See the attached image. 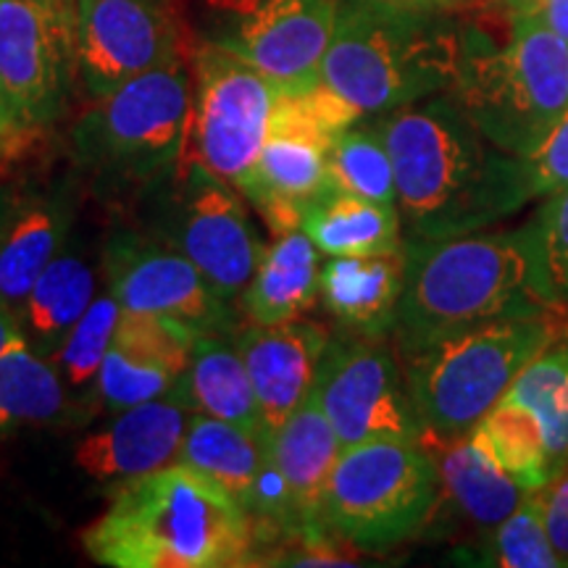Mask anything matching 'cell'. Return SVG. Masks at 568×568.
I'll return each mask as SVG.
<instances>
[{"instance_id": "obj_1", "label": "cell", "mask_w": 568, "mask_h": 568, "mask_svg": "<svg viewBox=\"0 0 568 568\" xmlns=\"http://www.w3.org/2000/svg\"><path fill=\"white\" fill-rule=\"evenodd\" d=\"M393 159L406 240H450L537 201L529 159L489 142L447 92L376 119Z\"/></svg>"}, {"instance_id": "obj_2", "label": "cell", "mask_w": 568, "mask_h": 568, "mask_svg": "<svg viewBox=\"0 0 568 568\" xmlns=\"http://www.w3.org/2000/svg\"><path fill=\"white\" fill-rule=\"evenodd\" d=\"M406 287L393 329L403 358L471 326L560 311L537 219L514 230L406 240Z\"/></svg>"}, {"instance_id": "obj_3", "label": "cell", "mask_w": 568, "mask_h": 568, "mask_svg": "<svg viewBox=\"0 0 568 568\" xmlns=\"http://www.w3.org/2000/svg\"><path fill=\"white\" fill-rule=\"evenodd\" d=\"M253 542V516L180 460L119 485L82 535L88 556L111 568L251 566Z\"/></svg>"}, {"instance_id": "obj_4", "label": "cell", "mask_w": 568, "mask_h": 568, "mask_svg": "<svg viewBox=\"0 0 568 568\" xmlns=\"http://www.w3.org/2000/svg\"><path fill=\"white\" fill-rule=\"evenodd\" d=\"M464 48L456 13L393 0H339L322 84L361 116H382L450 90Z\"/></svg>"}, {"instance_id": "obj_5", "label": "cell", "mask_w": 568, "mask_h": 568, "mask_svg": "<svg viewBox=\"0 0 568 568\" xmlns=\"http://www.w3.org/2000/svg\"><path fill=\"white\" fill-rule=\"evenodd\" d=\"M460 71L447 95L503 151L529 159L568 111V42L535 13H510L506 38L464 27Z\"/></svg>"}, {"instance_id": "obj_6", "label": "cell", "mask_w": 568, "mask_h": 568, "mask_svg": "<svg viewBox=\"0 0 568 568\" xmlns=\"http://www.w3.org/2000/svg\"><path fill=\"white\" fill-rule=\"evenodd\" d=\"M193 122L187 53L124 82L71 130L74 159L103 190L161 187L182 166Z\"/></svg>"}, {"instance_id": "obj_7", "label": "cell", "mask_w": 568, "mask_h": 568, "mask_svg": "<svg viewBox=\"0 0 568 568\" xmlns=\"http://www.w3.org/2000/svg\"><path fill=\"white\" fill-rule=\"evenodd\" d=\"M560 311L500 318L447 335L408 355L406 382L426 435L468 437L539 353L568 335Z\"/></svg>"}, {"instance_id": "obj_8", "label": "cell", "mask_w": 568, "mask_h": 568, "mask_svg": "<svg viewBox=\"0 0 568 568\" xmlns=\"http://www.w3.org/2000/svg\"><path fill=\"white\" fill-rule=\"evenodd\" d=\"M439 503V471L424 443L374 439L345 447L329 474L324 527L366 552L416 537Z\"/></svg>"}, {"instance_id": "obj_9", "label": "cell", "mask_w": 568, "mask_h": 568, "mask_svg": "<svg viewBox=\"0 0 568 568\" xmlns=\"http://www.w3.org/2000/svg\"><path fill=\"white\" fill-rule=\"evenodd\" d=\"M355 122H361V113L324 84L280 98L272 130L240 193L258 209L274 234L301 230L303 211L329 193L326 153L332 140Z\"/></svg>"}, {"instance_id": "obj_10", "label": "cell", "mask_w": 568, "mask_h": 568, "mask_svg": "<svg viewBox=\"0 0 568 568\" xmlns=\"http://www.w3.org/2000/svg\"><path fill=\"white\" fill-rule=\"evenodd\" d=\"M282 95L251 63L203 40L193 51L187 153L243 193Z\"/></svg>"}, {"instance_id": "obj_11", "label": "cell", "mask_w": 568, "mask_h": 568, "mask_svg": "<svg viewBox=\"0 0 568 568\" xmlns=\"http://www.w3.org/2000/svg\"><path fill=\"white\" fill-rule=\"evenodd\" d=\"M339 0H209L205 38L268 77L284 95L322 84Z\"/></svg>"}, {"instance_id": "obj_12", "label": "cell", "mask_w": 568, "mask_h": 568, "mask_svg": "<svg viewBox=\"0 0 568 568\" xmlns=\"http://www.w3.org/2000/svg\"><path fill=\"white\" fill-rule=\"evenodd\" d=\"M163 201V243L187 255L219 295L237 301L264 255L240 190L187 153L169 180Z\"/></svg>"}, {"instance_id": "obj_13", "label": "cell", "mask_w": 568, "mask_h": 568, "mask_svg": "<svg viewBox=\"0 0 568 568\" xmlns=\"http://www.w3.org/2000/svg\"><path fill=\"white\" fill-rule=\"evenodd\" d=\"M314 393L343 450L374 439L422 443L426 435L410 400L406 372L382 339L353 332L329 337Z\"/></svg>"}, {"instance_id": "obj_14", "label": "cell", "mask_w": 568, "mask_h": 568, "mask_svg": "<svg viewBox=\"0 0 568 568\" xmlns=\"http://www.w3.org/2000/svg\"><path fill=\"white\" fill-rule=\"evenodd\" d=\"M103 280L124 311L172 322L193 335H234L237 314L187 255L163 240L113 230L103 245Z\"/></svg>"}, {"instance_id": "obj_15", "label": "cell", "mask_w": 568, "mask_h": 568, "mask_svg": "<svg viewBox=\"0 0 568 568\" xmlns=\"http://www.w3.org/2000/svg\"><path fill=\"white\" fill-rule=\"evenodd\" d=\"M74 74V0H0V92L27 130L67 111Z\"/></svg>"}, {"instance_id": "obj_16", "label": "cell", "mask_w": 568, "mask_h": 568, "mask_svg": "<svg viewBox=\"0 0 568 568\" xmlns=\"http://www.w3.org/2000/svg\"><path fill=\"white\" fill-rule=\"evenodd\" d=\"M77 74L95 98L184 51L176 0H74Z\"/></svg>"}, {"instance_id": "obj_17", "label": "cell", "mask_w": 568, "mask_h": 568, "mask_svg": "<svg viewBox=\"0 0 568 568\" xmlns=\"http://www.w3.org/2000/svg\"><path fill=\"white\" fill-rule=\"evenodd\" d=\"M176 460L222 487L253 518H280L293 527L287 495L272 464L264 432L193 414Z\"/></svg>"}, {"instance_id": "obj_18", "label": "cell", "mask_w": 568, "mask_h": 568, "mask_svg": "<svg viewBox=\"0 0 568 568\" xmlns=\"http://www.w3.org/2000/svg\"><path fill=\"white\" fill-rule=\"evenodd\" d=\"M190 416L193 414L172 397L111 414L109 422L77 443L74 466L88 479L111 487L159 471L180 458Z\"/></svg>"}, {"instance_id": "obj_19", "label": "cell", "mask_w": 568, "mask_h": 568, "mask_svg": "<svg viewBox=\"0 0 568 568\" xmlns=\"http://www.w3.org/2000/svg\"><path fill=\"white\" fill-rule=\"evenodd\" d=\"M193 332L163 318L122 308L101 372V410H119L169 397L193 353Z\"/></svg>"}, {"instance_id": "obj_20", "label": "cell", "mask_w": 568, "mask_h": 568, "mask_svg": "<svg viewBox=\"0 0 568 568\" xmlns=\"http://www.w3.org/2000/svg\"><path fill=\"white\" fill-rule=\"evenodd\" d=\"M234 343L251 374L266 435H272L314 393L329 335L303 318L287 324L247 322Z\"/></svg>"}, {"instance_id": "obj_21", "label": "cell", "mask_w": 568, "mask_h": 568, "mask_svg": "<svg viewBox=\"0 0 568 568\" xmlns=\"http://www.w3.org/2000/svg\"><path fill=\"white\" fill-rule=\"evenodd\" d=\"M268 453L290 503L293 529L324 527V495L343 445L311 393L280 429L268 435Z\"/></svg>"}, {"instance_id": "obj_22", "label": "cell", "mask_w": 568, "mask_h": 568, "mask_svg": "<svg viewBox=\"0 0 568 568\" xmlns=\"http://www.w3.org/2000/svg\"><path fill=\"white\" fill-rule=\"evenodd\" d=\"M322 301L353 335L385 339L393 335L403 287L406 251L382 255H329L322 264Z\"/></svg>"}, {"instance_id": "obj_23", "label": "cell", "mask_w": 568, "mask_h": 568, "mask_svg": "<svg viewBox=\"0 0 568 568\" xmlns=\"http://www.w3.org/2000/svg\"><path fill=\"white\" fill-rule=\"evenodd\" d=\"M169 397L190 414L222 418L266 435L251 374L230 335H216V332L195 335L187 372Z\"/></svg>"}, {"instance_id": "obj_24", "label": "cell", "mask_w": 568, "mask_h": 568, "mask_svg": "<svg viewBox=\"0 0 568 568\" xmlns=\"http://www.w3.org/2000/svg\"><path fill=\"white\" fill-rule=\"evenodd\" d=\"M439 471V497L450 503L456 516L489 535L527 500L531 489L500 471L468 437L422 439Z\"/></svg>"}, {"instance_id": "obj_25", "label": "cell", "mask_w": 568, "mask_h": 568, "mask_svg": "<svg viewBox=\"0 0 568 568\" xmlns=\"http://www.w3.org/2000/svg\"><path fill=\"white\" fill-rule=\"evenodd\" d=\"M318 247L303 230L276 234L264 247L258 266L240 295V308L251 324H287L301 318L322 295Z\"/></svg>"}, {"instance_id": "obj_26", "label": "cell", "mask_w": 568, "mask_h": 568, "mask_svg": "<svg viewBox=\"0 0 568 568\" xmlns=\"http://www.w3.org/2000/svg\"><path fill=\"white\" fill-rule=\"evenodd\" d=\"M71 230L69 205L55 197H32L13 203L0 234V303L21 314L27 295L48 264L67 247Z\"/></svg>"}, {"instance_id": "obj_27", "label": "cell", "mask_w": 568, "mask_h": 568, "mask_svg": "<svg viewBox=\"0 0 568 568\" xmlns=\"http://www.w3.org/2000/svg\"><path fill=\"white\" fill-rule=\"evenodd\" d=\"M98 295V274L77 247H63L48 264L19 314L24 343L51 358Z\"/></svg>"}, {"instance_id": "obj_28", "label": "cell", "mask_w": 568, "mask_h": 568, "mask_svg": "<svg viewBox=\"0 0 568 568\" xmlns=\"http://www.w3.org/2000/svg\"><path fill=\"white\" fill-rule=\"evenodd\" d=\"M301 230L324 255H382L400 251L403 219L397 205H382L329 190L301 216Z\"/></svg>"}, {"instance_id": "obj_29", "label": "cell", "mask_w": 568, "mask_h": 568, "mask_svg": "<svg viewBox=\"0 0 568 568\" xmlns=\"http://www.w3.org/2000/svg\"><path fill=\"white\" fill-rule=\"evenodd\" d=\"M119 316H122V303L105 287L95 295L59 351L48 358L67 389L71 424H88L101 410V372Z\"/></svg>"}, {"instance_id": "obj_30", "label": "cell", "mask_w": 568, "mask_h": 568, "mask_svg": "<svg viewBox=\"0 0 568 568\" xmlns=\"http://www.w3.org/2000/svg\"><path fill=\"white\" fill-rule=\"evenodd\" d=\"M69 422V400L59 372L30 345L0 353V443L21 429Z\"/></svg>"}, {"instance_id": "obj_31", "label": "cell", "mask_w": 568, "mask_h": 568, "mask_svg": "<svg viewBox=\"0 0 568 568\" xmlns=\"http://www.w3.org/2000/svg\"><path fill=\"white\" fill-rule=\"evenodd\" d=\"M477 450L506 471L518 485L542 489L552 479V468L539 418L529 408L500 400L468 435Z\"/></svg>"}, {"instance_id": "obj_32", "label": "cell", "mask_w": 568, "mask_h": 568, "mask_svg": "<svg viewBox=\"0 0 568 568\" xmlns=\"http://www.w3.org/2000/svg\"><path fill=\"white\" fill-rule=\"evenodd\" d=\"M503 400L529 408L539 418L552 477L568 468V335L539 353Z\"/></svg>"}, {"instance_id": "obj_33", "label": "cell", "mask_w": 568, "mask_h": 568, "mask_svg": "<svg viewBox=\"0 0 568 568\" xmlns=\"http://www.w3.org/2000/svg\"><path fill=\"white\" fill-rule=\"evenodd\" d=\"M329 187L364 201L397 205L395 169L379 124H351L332 140L326 153Z\"/></svg>"}, {"instance_id": "obj_34", "label": "cell", "mask_w": 568, "mask_h": 568, "mask_svg": "<svg viewBox=\"0 0 568 568\" xmlns=\"http://www.w3.org/2000/svg\"><path fill=\"white\" fill-rule=\"evenodd\" d=\"M477 564L495 568H564L545 529L537 493H529L506 521L485 535Z\"/></svg>"}, {"instance_id": "obj_35", "label": "cell", "mask_w": 568, "mask_h": 568, "mask_svg": "<svg viewBox=\"0 0 568 568\" xmlns=\"http://www.w3.org/2000/svg\"><path fill=\"white\" fill-rule=\"evenodd\" d=\"M542 232L545 261L556 293L560 314L568 318V187L545 197L542 209L535 213Z\"/></svg>"}, {"instance_id": "obj_36", "label": "cell", "mask_w": 568, "mask_h": 568, "mask_svg": "<svg viewBox=\"0 0 568 568\" xmlns=\"http://www.w3.org/2000/svg\"><path fill=\"white\" fill-rule=\"evenodd\" d=\"M537 197H548L568 187V111L542 145L529 155Z\"/></svg>"}, {"instance_id": "obj_37", "label": "cell", "mask_w": 568, "mask_h": 568, "mask_svg": "<svg viewBox=\"0 0 568 568\" xmlns=\"http://www.w3.org/2000/svg\"><path fill=\"white\" fill-rule=\"evenodd\" d=\"M537 497L552 548L564 566H568V468L556 474L542 489H537Z\"/></svg>"}, {"instance_id": "obj_38", "label": "cell", "mask_w": 568, "mask_h": 568, "mask_svg": "<svg viewBox=\"0 0 568 568\" xmlns=\"http://www.w3.org/2000/svg\"><path fill=\"white\" fill-rule=\"evenodd\" d=\"M24 132H30L24 122L17 116V111L11 109V103L6 101V95L0 92V161L13 151V145L24 138Z\"/></svg>"}, {"instance_id": "obj_39", "label": "cell", "mask_w": 568, "mask_h": 568, "mask_svg": "<svg viewBox=\"0 0 568 568\" xmlns=\"http://www.w3.org/2000/svg\"><path fill=\"white\" fill-rule=\"evenodd\" d=\"M529 13H535L548 30L568 42V0H537Z\"/></svg>"}, {"instance_id": "obj_40", "label": "cell", "mask_w": 568, "mask_h": 568, "mask_svg": "<svg viewBox=\"0 0 568 568\" xmlns=\"http://www.w3.org/2000/svg\"><path fill=\"white\" fill-rule=\"evenodd\" d=\"M21 339H24V335H21L17 314H13L9 305L0 303V353L9 351L11 345L21 343Z\"/></svg>"}, {"instance_id": "obj_41", "label": "cell", "mask_w": 568, "mask_h": 568, "mask_svg": "<svg viewBox=\"0 0 568 568\" xmlns=\"http://www.w3.org/2000/svg\"><path fill=\"white\" fill-rule=\"evenodd\" d=\"M393 3H403V6H414V9H429V11H447V13H458L464 9H471L477 0H393Z\"/></svg>"}, {"instance_id": "obj_42", "label": "cell", "mask_w": 568, "mask_h": 568, "mask_svg": "<svg viewBox=\"0 0 568 568\" xmlns=\"http://www.w3.org/2000/svg\"><path fill=\"white\" fill-rule=\"evenodd\" d=\"M13 203H17V201H11V195L6 193V190H0V234H3L6 224H9V216H11V211H13Z\"/></svg>"}, {"instance_id": "obj_43", "label": "cell", "mask_w": 568, "mask_h": 568, "mask_svg": "<svg viewBox=\"0 0 568 568\" xmlns=\"http://www.w3.org/2000/svg\"><path fill=\"white\" fill-rule=\"evenodd\" d=\"M500 3L506 6L508 11H514V13H524V11H531V9H535L537 0H500Z\"/></svg>"}]
</instances>
